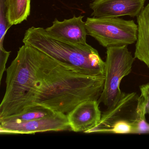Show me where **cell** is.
<instances>
[{
  "mask_svg": "<svg viewBox=\"0 0 149 149\" xmlns=\"http://www.w3.org/2000/svg\"><path fill=\"white\" fill-rule=\"evenodd\" d=\"M104 79L77 72L24 44L6 70L0 120L35 107L68 114L81 102L98 101Z\"/></svg>",
  "mask_w": 149,
  "mask_h": 149,
  "instance_id": "6da1fadb",
  "label": "cell"
},
{
  "mask_svg": "<svg viewBox=\"0 0 149 149\" xmlns=\"http://www.w3.org/2000/svg\"><path fill=\"white\" fill-rule=\"evenodd\" d=\"M74 70L87 75L104 77L105 62L98 51L87 44H75L49 36L45 29L33 26L26 31L22 40Z\"/></svg>",
  "mask_w": 149,
  "mask_h": 149,
  "instance_id": "7a4b0ae2",
  "label": "cell"
},
{
  "mask_svg": "<svg viewBox=\"0 0 149 149\" xmlns=\"http://www.w3.org/2000/svg\"><path fill=\"white\" fill-rule=\"evenodd\" d=\"M106 54L104 85L98 102L109 108L115 105L122 97L120 84L131 72L135 58L127 46L107 48Z\"/></svg>",
  "mask_w": 149,
  "mask_h": 149,
  "instance_id": "3957f363",
  "label": "cell"
},
{
  "mask_svg": "<svg viewBox=\"0 0 149 149\" xmlns=\"http://www.w3.org/2000/svg\"><path fill=\"white\" fill-rule=\"evenodd\" d=\"M85 22L88 34L106 48L128 46L137 40L138 25L132 20L93 17Z\"/></svg>",
  "mask_w": 149,
  "mask_h": 149,
  "instance_id": "277c9868",
  "label": "cell"
},
{
  "mask_svg": "<svg viewBox=\"0 0 149 149\" xmlns=\"http://www.w3.org/2000/svg\"><path fill=\"white\" fill-rule=\"evenodd\" d=\"M139 97L135 92H123L118 102L114 106L108 108L107 111L102 114L97 125L87 133H109L114 124L123 120L129 121L132 125L137 118Z\"/></svg>",
  "mask_w": 149,
  "mask_h": 149,
  "instance_id": "5b68a950",
  "label": "cell"
},
{
  "mask_svg": "<svg viewBox=\"0 0 149 149\" xmlns=\"http://www.w3.org/2000/svg\"><path fill=\"white\" fill-rule=\"evenodd\" d=\"M71 130L67 114L55 112L43 118L19 123H0L1 134H35Z\"/></svg>",
  "mask_w": 149,
  "mask_h": 149,
  "instance_id": "8992f818",
  "label": "cell"
},
{
  "mask_svg": "<svg viewBox=\"0 0 149 149\" xmlns=\"http://www.w3.org/2000/svg\"><path fill=\"white\" fill-rule=\"evenodd\" d=\"M145 0H95L90 4L91 15L97 18L137 17L144 8Z\"/></svg>",
  "mask_w": 149,
  "mask_h": 149,
  "instance_id": "52a82bcc",
  "label": "cell"
},
{
  "mask_svg": "<svg viewBox=\"0 0 149 149\" xmlns=\"http://www.w3.org/2000/svg\"><path fill=\"white\" fill-rule=\"evenodd\" d=\"M84 17L74 15L63 21L55 19L52 26L45 30L49 36L59 40L72 44H85L88 34Z\"/></svg>",
  "mask_w": 149,
  "mask_h": 149,
  "instance_id": "ba28073f",
  "label": "cell"
},
{
  "mask_svg": "<svg viewBox=\"0 0 149 149\" xmlns=\"http://www.w3.org/2000/svg\"><path fill=\"white\" fill-rule=\"evenodd\" d=\"M99 104L97 100H86L67 114L71 131L87 133L96 126L102 116Z\"/></svg>",
  "mask_w": 149,
  "mask_h": 149,
  "instance_id": "9c48e42d",
  "label": "cell"
},
{
  "mask_svg": "<svg viewBox=\"0 0 149 149\" xmlns=\"http://www.w3.org/2000/svg\"><path fill=\"white\" fill-rule=\"evenodd\" d=\"M137 40L134 56L149 68V3L137 17Z\"/></svg>",
  "mask_w": 149,
  "mask_h": 149,
  "instance_id": "30bf717a",
  "label": "cell"
},
{
  "mask_svg": "<svg viewBox=\"0 0 149 149\" xmlns=\"http://www.w3.org/2000/svg\"><path fill=\"white\" fill-rule=\"evenodd\" d=\"M6 19L11 27L26 20L31 11V0H6Z\"/></svg>",
  "mask_w": 149,
  "mask_h": 149,
  "instance_id": "8fae6325",
  "label": "cell"
},
{
  "mask_svg": "<svg viewBox=\"0 0 149 149\" xmlns=\"http://www.w3.org/2000/svg\"><path fill=\"white\" fill-rule=\"evenodd\" d=\"M54 111L47 108L35 107L28 109L18 115L11 116L0 120V123H19L43 118L54 113Z\"/></svg>",
  "mask_w": 149,
  "mask_h": 149,
  "instance_id": "7c38bea8",
  "label": "cell"
},
{
  "mask_svg": "<svg viewBox=\"0 0 149 149\" xmlns=\"http://www.w3.org/2000/svg\"><path fill=\"white\" fill-rule=\"evenodd\" d=\"M1 17H0V47H3V42L6 33L8 29V26L6 19V0H1Z\"/></svg>",
  "mask_w": 149,
  "mask_h": 149,
  "instance_id": "4fadbf2b",
  "label": "cell"
},
{
  "mask_svg": "<svg viewBox=\"0 0 149 149\" xmlns=\"http://www.w3.org/2000/svg\"><path fill=\"white\" fill-rule=\"evenodd\" d=\"M133 127L131 123L127 120L119 121L113 125L109 133L129 134L132 133Z\"/></svg>",
  "mask_w": 149,
  "mask_h": 149,
  "instance_id": "5bb4252c",
  "label": "cell"
},
{
  "mask_svg": "<svg viewBox=\"0 0 149 149\" xmlns=\"http://www.w3.org/2000/svg\"><path fill=\"white\" fill-rule=\"evenodd\" d=\"M132 133H149V123L146 120L145 116L137 118L132 124Z\"/></svg>",
  "mask_w": 149,
  "mask_h": 149,
  "instance_id": "9a60e30c",
  "label": "cell"
},
{
  "mask_svg": "<svg viewBox=\"0 0 149 149\" xmlns=\"http://www.w3.org/2000/svg\"><path fill=\"white\" fill-rule=\"evenodd\" d=\"M10 51H7L4 47L0 48V80L1 81L3 74L6 71V65L8 57L10 56Z\"/></svg>",
  "mask_w": 149,
  "mask_h": 149,
  "instance_id": "2e32d148",
  "label": "cell"
},
{
  "mask_svg": "<svg viewBox=\"0 0 149 149\" xmlns=\"http://www.w3.org/2000/svg\"><path fill=\"white\" fill-rule=\"evenodd\" d=\"M140 95L143 99L145 104V109L146 114L149 115V92L140 86Z\"/></svg>",
  "mask_w": 149,
  "mask_h": 149,
  "instance_id": "e0dca14e",
  "label": "cell"
},
{
  "mask_svg": "<svg viewBox=\"0 0 149 149\" xmlns=\"http://www.w3.org/2000/svg\"><path fill=\"white\" fill-rule=\"evenodd\" d=\"M140 86L144 88L145 89L148 91L149 92V83H148L146 84H143V85H141Z\"/></svg>",
  "mask_w": 149,
  "mask_h": 149,
  "instance_id": "ac0fdd59",
  "label": "cell"
}]
</instances>
